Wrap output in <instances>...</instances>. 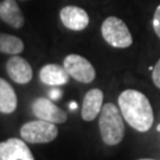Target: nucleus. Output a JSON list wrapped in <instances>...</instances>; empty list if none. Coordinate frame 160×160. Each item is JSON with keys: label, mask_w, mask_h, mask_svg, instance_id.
I'll list each match as a JSON object with an SVG mask.
<instances>
[{"label": "nucleus", "mask_w": 160, "mask_h": 160, "mask_svg": "<svg viewBox=\"0 0 160 160\" xmlns=\"http://www.w3.org/2000/svg\"><path fill=\"white\" fill-rule=\"evenodd\" d=\"M20 135L24 141L29 143H48L57 138L58 129L55 123L38 119L23 125Z\"/></svg>", "instance_id": "4"}, {"label": "nucleus", "mask_w": 160, "mask_h": 160, "mask_svg": "<svg viewBox=\"0 0 160 160\" xmlns=\"http://www.w3.org/2000/svg\"><path fill=\"white\" fill-rule=\"evenodd\" d=\"M62 90L61 89H58V88H53V89H51L50 92H49V97H50V100L51 101H57V100H59L61 97H62Z\"/></svg>", "instance_id": "17"}, {"label": "nucleus", "mask_w": 160, "mask_h": 160, "mask_svg": "<svg viewBox=\"0 0 160 160\" xmlns=\"http://www.w3.org/2000/svg\"><path fill=\"white\" fill-rule=\"evenodd\" d=\"M59 18L64 26L72 31H82L89 25V16L78 6H64L59 12Z\"/></svg>", "instance_id": "8"}, {"label": "nucleus", "mask_w": 160, "mask_h": 160, "mask_svg": "<svg viewBox=\"0 0 160 160\" xmlns=\"http://www.w3.org/2000/svg\"><path fill=\"white\" fill-rule=\"evenodd\" d=\"M157 131L160 132V125H158V127H157Z\"/></svg>", "instance_id": "21"}, {"label": "nucleus", "mask_w": 160, "mask_h": 160, "mask_svg": "<svg viewBox=\"0 0 160 160\" xmlns=\"http://www.w3.org/2000/svg\"><path fill=\"white\" fill-rule=\"evenodd\" d=\"M0 19L13 29L24 26V16L16 0H4L0 2Z\"/></svg>", "instance_id": "12"}, {"label": "nucleus", "mask_w": 160, "mask_h": 160, "mask_svg": "<svg viewBox=\"0 0 160 160\" xmlns=\"http://www.w3.org/2000/svg\"><path fill=\"white\" fill-rule=\"evenodd\" d=\"M24 51V43L17 36L0 33V52L16 56Z\"/></svg>", "instance_id": "14"}, {"label": "nucleus", "mask_w": 160, "mask_h": 160, "mask_svg": "<svg viewBox=\"0 0 160 160\" xmlns=\"http://www.w3.org/2000/svg\"><path fill=\"white\" fill-rule=\"evenodd\" d=\"M0 160H34V157L24 140L11 138L0 142Z\"/></svg>", "instance_id": "7"}, {"label": "nucleus", "mask_w": 160, "mask_h": 160, "mask_svg": "<svg viewBox=\"0 0 160 160\" xmlns=\"http://www.w3.org/2000/svg\"><path fill=\"white\" fill-rule=\"evenodd\" d=\"M22 1H25V0H22Z\"/></svg>", "instance_id": "22"}, {"label": "nucleus", "mask_w": 160, "mask_h": 160, "mask_svg": "<svg viewBox=\"0 0 160 160\" xmlns=\"http://www.w3.org/2000/svg\"><path fill=\"white\" fill-rule=\"evenodd\" d=\"M152 80H153V83L160 89V59L157 62V64L153 68V71H152Z\"/></svg>", "instance_id": "16"}, {"label": "nucleus", "mask_w": 160, "mask_h": 160, "mask_svg": "<svg viewBox=\"0 0 160 160\" xmlns=\"http://www.w3.org/2000/svg\"><path fill=\"white\" fill-rule=\"evenodd\" d=\"M69 108L71 109V110H75V109H77V103L75 102V101H71V102L69 103Z\"/></svg>", "instance_id": "18"}, {"label": "nucleus", "mask_w": 160, "mask_h": 160, "mask_svg": "<svg viewBox=\"0 0 160 160\" xmlns=\"http://www.w3.org/2000/svg\"><path fill=\"white\" fill-rule=\"evenodd\" d=\"M138 160H155V159H147V158H145V159H138Z\"/></svg>", "instance_id": "20"}, {"label": "nucleus", "mask_w": 160, "mask_h": 160, "mask_svg": "<svg viewBox=\"0 0 160 160\" xmlns=\"http://www.w3.org/2000/svg\"><path fill=\"white\" fill-rule=\"evenodd\" d=\"M6 71L13 82L18 84H26L32 80L33 71L30 63L20 56H12L6 63Z\"/></svg>", "instance_id": "9"}, {"label": "nucleus", "mask_w": 160, "mask_h": 160, "mask_svg": "<svg viewBox=\"0 0 160 160\" xmlns=\"http://www.w3.org/2000/svg\"><path fill=\"white\" fill-rule=\"evenodd\" d=\"M103 92L102 90L94 88L84 95L82 103V119L84 121L95 120L97 115L100 114L103 107Z\"/></svg>", "instance_id": "10"}, {"label": "nucleus", "mask_w": 160, "mask_h": 160, "mask_svg": "<svg viewBox=\"0 0 160 160\" xmlns=\"http://www.w3.org/2000/svg\"><path fill=\"white\" fill-rule=\"evenodd\" d=\"M32 112L37 119L51 123H64L68 119V115L63 109L45 97H38L34 100L32 102Z\"/></svg>", "instance_id": "6"}, {"label": "nucleus", "mask_w": 160, "mask_h": 160, "mask_svg": "<svg viewBox=\"0 0 160 160\" xmlns=\"http://www.w3.org/2000/svg\"><path fill=\"white\" fill-rule=\"evenodd\" d=\"M152 24H153V29H154L155 34L160 38V5L155 8Z\"/></svg>", "instance_id": "15"}, {"label": "nucleus", "mask_w": 160, "mask_h": 160, "mask_svg": "<svg viewBox=\"0 0 160 160\" xmlns=\"http://www.w3.org/2000/svg\"><path fill=\"white\" fill-rule=\"evenodd\" d=\"M153 68H154V67H149L148 70H149V71H153Z\"/></svg>", "instance_id": "19"}, {"label": "nucleus", "mask_w": 160, "mask_h": 160, "mask_svg": "<svg viewBox=\"0 0 160 160\" xmlns=\"http://www.w3.org/2000/svg\"><path fill=\"white\" fill-rule=\"evenodd\" d=\"M39 80L42 83L50 87H59L67 84L69 74L64 67L58 64H46L39 71Z\"/></svg>", "instance_id": "11"}, {"label": "nucleus", "mask_w": 160, "mask_h": 160, "mask_svg": "<svg viewBox=\"0 0 160 160\" xmlns=\"http://www.w3.org/2000/svg\"><path fill=\"white\" fill-rule=\"evenodd\" d=\"M119 107L122 118L135 131L143 133L151 129L154 115L145 94L134 89H127L119 96Z\"/></svg>", "instance_id": "1"}, {"label": "nucleus", "mask_w": 160, "mask_h": 160, "mask_svg": "<svg viewBox=\"0 0 160 160\" xmlns=\"http://www.w3.org/2000/svg\"><path fill=\"white\" fill-rule=\"evenodd\" d=\"M63 67L67 70L69 76L81 83H92L95 80L96 71L92 64L80 55H68L64 58Z\"/></svg>", "instance_id": "5"}, {"label": "nucleus", "mask_w": 160, "mask_h": 160, "mask_svg": "<svg viewBox=\"0 0 160 160\" xmlns=\"http://www.w3.org/2000/svg\"><path fill=\"white\" fill-rule=\"evenodd\" d=\"M98 127L103 142L108 146L119 145L125 137L122 114L114 103H106L100 112Z\"/></svg>", "instance_id": "2"}, {"label": "nucleus", "mask_w": 160, "mask_h": 160, "mask_svg": "<svg viewBox=\"0 0 160 160\" xmlns=\"http://www.w3.org/2000/svg\"><path fill=\"white\" fill-rule=\"evenodd\" d=\"M18 100L12 86L0 77V113L11 114L17 108Z\"/></svg>", "instance_id": "13"}, {"label": "nucleus", "mask_w": 160, "mask_h": 160, "mask_svg": "<svg viewBox=\"0 0 160 160\" xmlns=\"http://www.w3.org/2000/svg\"><path fill=\"white\" fill-rule=\"evenodd\" d=\"M103 39L113 48L126 49L133 43V37L125 22L118 17H108L101 26Z\"/></svg>", "instance_id": "3"}]
</instances>
